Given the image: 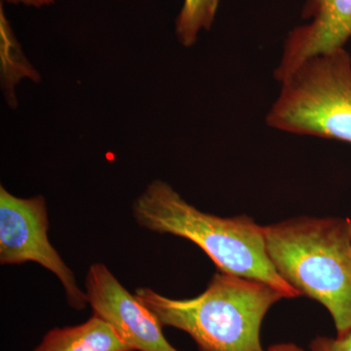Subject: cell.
Wrapping results in <instances>:
<instances>
[{
    "mask_svg": "<svg viewBox=\"0 0 351 351\" xmlns=\"http://www.w3.org/2000/svg\"><path fill=\"white\" fill-rule=\"evenodd\" d=\"M134 295L161 326L186 332L199 351H267L261 343L263 318L284 299L269 284L221 270L193 299H171L149 287Z\"/></svg>",
    "mask_w": 351,
    "mask_h": 351,
    "instance_id": "obj_2",
    "label": "cell"
},
{
    "mask_svg": "<svg viewBox=\"0 0 351 351\" xmlns=\"http://www.w3.org/2000/svg\"><path fill=\"white\" fill-rule=\"evenodd\" d=\"M34 351L135 350L110 323L93 314L82 324L49 330Z\"/></svg>",
    "mask_w": 351,
    "mask_h": 351,
    "instance_id": "obj_8",
    "label": "cell"
},
{
    "mask_svg": "<svg viewBox=\"0 0 351 351\" xmlns=\"http://www.w3.org/2000/svg\"><path fill=\"white\" fill-rule=\"evenodd\" d=\"M132 213L141 228L193 242L221 271L269 284L284 299L302 295L274 269L265 248L263 226L249 217L221 218L204 213L161 180L152 182L138 196Z\"/></svg>",
    "mask_w": 351,
    "mask_h": 351,
    "instance_id": "obj_1",
    "label": "cell"
},
{
    "mask_svg": "<svg viewBox=\"0 0 351 351\" xmlns=\"http://www.w3.org/2000/svg\"><path fill=\"white\" fill-rule=\"evenodd\" d=\"M350 240H351V219H350Z\"/></svg>",
    "mask_w": 351,
    "mask_h": 351,
    "instance_id": "obj_13",
    "label": "cell"
},
{
    "mask_svg": "<svg viewBox=\"0 0 351 351\" xmlns=\"http://www.w3.org/2000/svg\"><path fill=\"white\" fill-rule=\"evenodd\" d=\"M49 219L43 195L20 198L0 188V265L38 263L63 285L69 306L75 311L87 306V295L78 286L73 270L48 239Z\"/></svg>",
    "mask_w": 351,
    "mask_h": 351,
    "instance_id": "obj_5",
    "label": "cell"
},
{
    "mask_svg": "<svg viewBox=\"0 0 351 351\" xmlns=\"http://www.w3.org/2000/svg\"><path fill=\"white\" fill-rule=\"evenodd\" d=\"M274 269L331 314L337 337L351 332L350 219L300 217L263 226Z\"/></svg>",
    "mask_w": 351,
    "mask_h": 351,
    "instance_id": "obj_3",
    "label": "cell"
},
{
    "mask_svg": "<svg viewBox=\"0 0 351 351\" xmlns=\"http://www.w3.org/2000/svg\"><path fill=\"white\" fill-rule=\"evenodd\" d=\"M219 2V0H184L176 20V34L182 45L193 46L201 29H210Z\"/></svg>",
    "mask_w": 351,
    "mask_h": 351,
    "instance_id": "obj_9",
    "label": "cell"
},
{
    "mask_svg": "<svg viewBox=\"0 0 351 351\" xmlns=\"http://www.w3.org/2000/svg\"><path fill=\"white\" fill-rule=\"evenodd\" d=\"M309 351H351V332L341 338L316 337L309 345Z\"/></svg>",
    "mask_w": 351,
    "mask_h": 351,
    "instance_id": "obj_10",
    "label": "cell"
},
{
    "mask_svg": "<svg viewBox=\"0 0 351 351\" xmlns=\"http://www.w3.org/2000/svg\"><path fill=\"white\" fill-rule=\"evenodd\" d=\"M272 128L351 144V58L335 50L306 60L281 82Z\"/></svg>",
    "mask_w": 351,
    "mask_h": 351,
    "instance_id": "obj_4",
    "label": "cell"
},
{
    "mask_svg": "<svg viewBox=\"0 0 351 351\" xmlns=\"http://www.w3.org/2000/svg\"><path fill=\"white\" fill-rule=\"evenodd\" d=\"M88 304L135 351H179L163 334L156 315L119 282L107 265H90L85 279Z\"/></svg>",
    "mask_w": 351,
    "mask_h": 351,
    "instance_id": "obj_6",
    "label": "cell"
},
{
    "mask_svg": "<svg viewBox=\"0 0 351 351\" xmlns=\"http://www.w3.org/2000/svg\"><path fill=\"white\" fill-rule=\"evenodd\" d=\"M267 351H304L299 346L292 343H276L269 346Z\"/></svg>",
    "mask_w": 351,
    "mask_h": 351,
    "instance_id": "obj_12",
    "label": "cell"
},
{
    "mask_svg": "<svg viewBox=\"0 0 351 351\" xmlns=\"http://www.w3.org/2000/svg\"><path fill=\"white\" fill-rule=\"evenodd\" d=\"M302 17L313 21L289 34L274 75L278 82L306 60L341 49L351 38V0H307Z\"/></svg>",
    "mask_w": 351,
    "mask_h": 351,
    "instance_id": "obj_7",
    "label": "cell"
},
{
    "mask_svg": "<svg viewBox=\"0 0 351 351\" xmlns=\"http://www.w3.org/2000/svg\"><path fill=\"white\" fill-rule=\"evenodd\" d=\"M8 3H23L27 6L43 7L54 3L55 0H5Z\"/></svg>",
    "mask_w": 351,
    "mask_h": 351,
    "instance_id": "obj_11",
    "label": "cell"
}]
</instances>
